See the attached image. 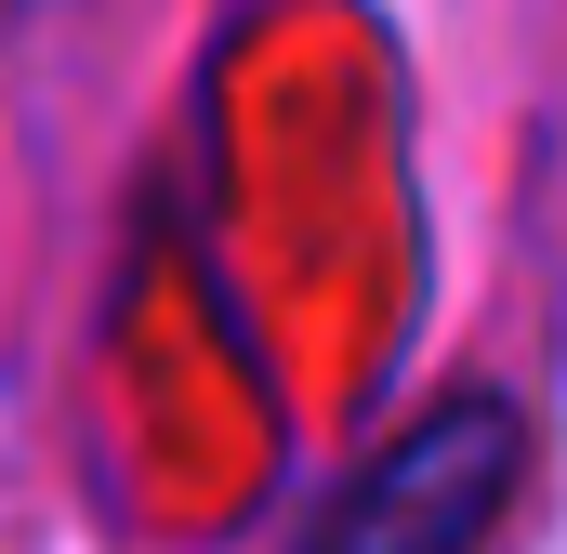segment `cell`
I'll use <instances>...</instances> for the list:
<instances>
[{"label":"cell","mask_w":567,"mask_h":554,"mask_svg":"<svg viewBox=\"0 0 567 554\" xmlns=\"http://www.w3.org/2000/svg\"><path fill=\"white\" fill-rule=\"evenodd\" d=\"M502 502H515V410L449 397L383 462H357V489L317 515V554H475Z\"/></svg>","instance_id":"cell-1"}]
</instances>
